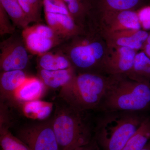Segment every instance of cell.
Masks as SVG:
<instances>
[{
  "label": "cell",
  "instance_id": "6da1fadb",
  "mask_svg": "<svg viewBox=\"0 0 150 150\" xmlns=\"http://www.w3.org/2000/svg\"><path fill=\"white\" fill-rule=\"evenodd\" d=\"M115 77L100 73H76L61 88L59 97L81 111L99 108Z\"/></svg>",
  "mask_w": 150,
  "mask_h": 150
},
{
  "label": "cell",
  "instance_id": "7a4b0ae2",
  "mask_svg": "<svg viewBox=\"0 0 150 150\" xmlns=\"http://www.w3.org/2000/svg\"><path fill=\"white\" fill-rule=\"evenodd\" d=\"M54 49L67 56L76 73L106 74L104 68L108 47L95 30L71 38Z\"/></svg>",
  "mask_w": 150,
  "mask_h": 150
},
{
  "label": "cell",
  "instance_id": "3957f363",
  "mask_svg": "<svg viewBox=\"0 0 150 150\" xmlns=\"http://www.w3.org/2000/svg\"><path fill=\"white\" fill-rule=\"evenodd\" d=\"M56 105L52 124L60 150H73L92 141L88 121L81 111L62 100Z\"/></svg>",
  "mask_w": 150,
  "mask_h": 150
},
{
  "label": "cell",
  "instance_id": "277c9868",
  "mask_svg": "<svg viewBox=\"0 0 150 150\" xmlns=\"http://www.w3.org/2000/svg\"><path fill=\"white\" fill-rule=\"evenodd\" d=\"M150 105V82L116 76L99 108L108 112H138Z\"/></svg>",
  "mask_w": 150,
  "mask_h": 150
},
{
  "label": "cell",
  "instance_id": "5b68a950",
  "mask_svg": "<svg viewBox=\"0 0 150 150\" xmlns=\"http://www.w3.org/2000/svg\"><path fill=\"white\" fill-rule=\"evenodd\" d=\"M100 120L95 140L100 150H121L144 118L137 112H110Z\"/></svg>",
  "mask_w": 150,
  "mask_h": 150
},
{
  "label": "cell",
  "instance_id": "8992f818",
  "mask_svg": "<svg viewBox=\"0 0 150 150\" xmlns=\"http://www.w3.org/2000/svg\"><path fill=\"white\" fill-rule=\"evenodd\" d=\"M43 10L47 25L64 41L85 32L74 21L64 1L49 2Z\"/></svg>",
  "mask_w": 150,
  "mask_h": 150
},
{
  "label": "cell",
  "instance_id": "52a82bcc",
  "mask_svg": "<svg viewBox=\"0 0 150 150\" xmlns=\"http://www.w3.org/2000/svg\"><path fill=\"white\" fill-rule=\"evenodd\" d=\"M21 36L28 50L34 55L51 51L64 42L47 25L36 23L22 30Z\"/></svg>",
  "mask_w": 150,
  "mask_h": 150
},
{
  "label": "cell",
  "instance_id": "ba28073f",
  "mask_svg": "<svg viewBox=\"0 0 150 150\" xmlns=\"http://www.w3.org/2000/svg\"><path fill=\"white\" fill-rule=\"evenodd\" d=\"M15 33L0 44L1 72L15 70L24 71L29 64L28 51L21 35L20 36Z\"/></svg>",
  "mask_w": 150,
  "mask_h": 150
},
{
  "label": "cell",
  "instance_id": "9c48e42d",
  "mask_svg": "<svg viewBox=\"0 0 150 150\" xmlns=\"http://www.w3.org/2000/svg\"><path fill=\"white\" fill-rule=\"evenodd\" d=\"M17 136L30 150H60L52 120L25 126L18 131Z\"/></svg>",
  "mask_w": 150,
  "mask_h": 150
},
{
  "label": "cell",
  "instance_id": "30bf717a",
  "mask_svg": "<svg viewBox=\"0 0 150 150\" xmlns=\"http://www.w3.org/2000/svg\"><path fill=\"white\" fill-rule=\"evenodd\" d=\"M108 49L105 73L115 76H126L132 69L137 51L124 47Z\"/></svg>",
  "mask_w": 150,
  "mask_h": 150
},
{
  "label": "cell",
  "instance_id": "8fae6325",
  "mask_svg": "<svg viewBox=\"0 0 150 150\" xmlns=\"http://www.w3.org/2000/svg\"><path fill=\"white\" fill-rule=\"evenodd\" d=\"M101 23L104 33L141 29L137 12L131 10L102 13Z\"/></svg>",
  "mask_w": 150,
  "mask_h": 150
},
{
  "label": "cell",
  "instance_id": "7c38bea8",
  "mask_svg": "<svg viewBox=\"0 0 150 150\" xmlns=\"http://www.w3.org/2000/svg\"><path fill=\"white\" fill-rule=\"evenodd\" d=\"M149 33L144 30H126L104 33L105 40L108 48L127 47L138 51L142 49Z\"/></svg>",
  "mask_w": 150,
  "mask_h": 150
},
{
  "label": "cell",
  "instance_id": "4fadbf2b",
  "mask_svg": "<svg viewBox=\"0 0 150 150\" xmlns=\"http://www.w3.org/2000/svg\"><path fill=\"white\" fill-rule=\"evenodd\" d=\"M46 86L39 78L28 77L19 88L15 92V98L25 103L40 99L45 90Z\"/></svg>",
  "mask_w": 150,
  "mask_h": 150
},
{
  "label": "cell",
  "instance_id": "5bb4252c",
  "mask_svg": "<svg viewBox=\"0 0 150 150\" xmlns=\"http://www.w3.org/2000/svg\"><path fill=\"white\" fill-rule=\"evenodd\" d=\"M76 24L86 31L90 20L92 5L90 0H63Z\"/></svg>",
  "mask_w": 150,
  "mask_h": 150
},
{
  "label": "cell",
  "instance_id": "9a60e30c",
  "mask_svg": "<svg viewBox=\"0 0 150 150\" xmlns=\"http://www.w3.org/2000/svg\"><path fill=\"white\" fill-rule=\"evenodd\" d=\"M76 73L73 68L56 71L39 69L38 78L46 86L52 88H62L71 80Z\"/></svg>",
  "mask_w": 150,
  "mask_h": 150
},
{
  "label": "cell",
  "instance_id": "2e32d148",
  "mask_svg": "<svg viewBox=\"0 0 150 150\" xmlns=\"http://www.w3.org/2000/svg\"><path fill=\"white\" fill-rule=\"evenodd\" d=\"M54 50L38 55L37 63L39 69L56 71L73 68L69 60L64 54L59 50Z\"/></svg>",
  "mask_w": 150,
  "mask_h": 150
},
{
  "label": "cell",
  "instance_id": "e0dca14e",
  "mask_svg": "<svg viewBox=\"0 0 150 150\" xmlns=\"http://www.w3.org/2000/svg\"><path fill=\"white\" fill-rule=\"evenodd\" d=\"M126 76L137 81L150 82V59L143 51L137 53L132 69Z\"/></svg>",
  "mask_w": 150,
  "mask_h": 150
},
{
  "label": "cell",
  "instance_id": "ac0fdd59",
  "mask_svg": "<svg viewBox=\"0 0 150 150\" xmlns=\"http://www.w3.org/2000/svg\"><path fill=\"white\" fill-rule=\"evenodd\" d=\"M150 140V118L146 117L121 150H142Z\"/></svg>",
  "mask_w": 150,
  "mask_h": 150
},
{
  "label": "cell",
  "instance_id": "d6986e66",
  "mask_svg": "<svg viewBox=\"0 0 150 150\" xmlns=\"http://www.w3.org/2000/svg\"><path fill=\"white\" fill-rule=\"evenodd\" d=\"M4 8L15 27L24 29L30 23L21 6L18 0H0Z\"/></svg>",
  "mask_w": 150,
  "mask_h": 150
},
{
  "label": "cell",
  "instance_id": "ffe728a7",
  "mask_svg": "<svg viewBox=\"0 0 150 150\" xmlns=\"http://www.w3.org/2000/svg\"><path fill=\"white\" fill-rule=\"evenodd\" d=\"M28 77L23 70L2 72L0 77L1 91L13 94Z\"/></svg>",
  "mask_w": 150,
  "mask_h": 150
},
{
  "label": "cell",
  "instance_id": "44dd1931",
  "mask_svg": "<svg viewBox=\"0 0 150 150\" xmlns=\"http://www.w3.org/2000/svg\"><path fill=\"white\" fill-rule=\"evenodd\" d=\"M53 108L52 103L39 99L25 103L23 107V111L28 118L44 120L51 115Z\"/></svg>",
  "mask_w": 150,
  "mask_h": 150
},
{
  "label": "cell",
  "instance_id": "7402d4cb",
  "mask_svg": "<svg viewBox=\"0 0 150 150\" xmlns=\"http://www.w3.org/2000/svg\"><path fill=\"white\" fill-rule=\"evenodd\" d=\"M21 6L30 23H40L43 8V0H18Z\"/></svg>",
  "mask_w": 150,
  "mask_h": 150
},
{
  "label": "cell",
  "instance_id": "603a6c76",
  "mask_svg": "<svg viewBox=\"0 0 150 150\" xmlns=\"http://www.w3.org/2000/svg\"><path fill=\"white\" fill-rule=\"evenodd\" d=\"M139 0H99L98 7L102 13L131 10Z\"/></svg>",
  "mask_w": 150,
  "mask_h": 150
},
{
  "label": "cell",
  "instance_id": "cb8c5ba5",
  "mask_svg": "<svg viewBox=\"0 0 150 150\" xmlns=\"http://www.w3.org/2000/svg\"><path fill=\"white\" fill-rule=\"evenodd\" d=\"M0 142L2 150H30L27 145L14 136L6 128H1Z\"/></svg>",
  "mask_w": 150,
  "mask_h": 150
},
{
  "label": "cell",
  "instance_id": "d4e9b609",
  "mask_svg": "<svg viewBox=\"0 0 150 150\" xmlns=\"http://www.w3.org/2000/svg\"><path fill=\"white\" fill-rule=\"evenodd\" d=\"M8 15L0 5V35L1 36L15 33L16 27L10 21Z\"/></svg>",
  "mask_w": 150,
  "mask_h": 150
},
{
  "label": "cell",
  "instance_id": "484cf974",
  "mask_svg": "<svg viewBox=\"0 0 150 150\" xmlns=\"http://www.w3.org/2000/svg\"><path fill=\"white\" fill-rule=\"evenodd\" d=\"M137 13L141 27L144 30H150V6L140 9Z\"/></svg>",
  "mask_w": 150,
  "mask_h": 150
},
{
  "label": "cell",
  "instance_id": "4316f807",
  "mask_svg": "<svg viewBox=\"0 0 150 150\" xmlns=\"http://www.w3.org/2000/svg\"><path fill=\"white\" fill-rule=\"evenodd\" d=\"M73 150H100L95 140H93L88 144L79 147Z\"/></svg>",
  "mask_w": 150,
  "mask_h": 150
},
{
  "label": "cell",
  "instance_id": "83f0119b",
  "mask_svg": "<svg viewBox=\"0 0 150 150\" xmlns=\"http://www.w3.org/2000/svg\"><path fill=\"white\" fill-rule=\"evenodd\" d=\"M143 52L150 59V45L144 43L142 49Z\"/></svg>",
  "mask_w": 150,
  "mask_h": 150
},
{
  "label": "cell",
  "instance_id": "f1b7e54d",
  "mask_svg": "<svg viewBox=\"0 0 150 150\" xmlns=\"http://www.w3.org/2000/svg\"><path fill=\"white\" fill-rule=\"evenodd\" d=\"M142 150H150V140Z\"/></svg>",
  "mask_w": 150,
  "mask_h": 150
},
{
  "label": "cell",
  "instance_id": "f546056e",
  "mask_svg": "<svg viewBox=\"0 0 150 150\" xmlns=\"http://www.w3.org/2000/svg\"><path fill=\"white\" fill-rule=\"evenodd\" d=\"M144 43L150 45V34H149L146 40V41H145Z\"/></svg>",
  "mask_w": 150,
  "mask_h": 150
}]
</instances>
